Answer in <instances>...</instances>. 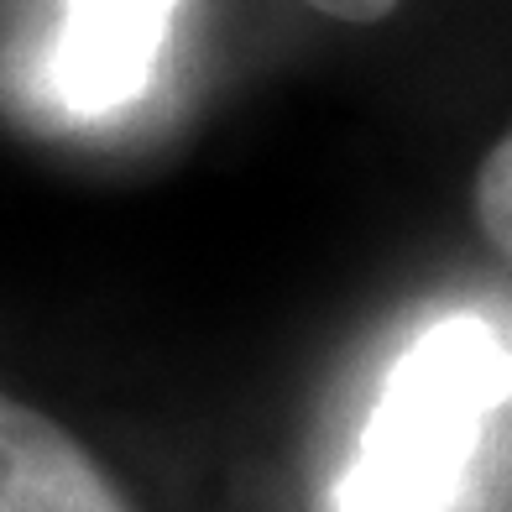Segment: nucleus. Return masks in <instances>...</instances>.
Returning <instances> with one entry per match:
<instances>
[{
	"label": "nucleus",
	"mask_w": 512,
	"mask_h": 512,
	"mask_svg": "<svg viewBox=\"0 0 512 512\" xmlns=\"http://www.w3.org/2000/svg\"><path fill=\"white\" fill-rule=\"evenodd\" d=\"M512 392V345L481 319H445L398 361L356 465L340 481V512H445L476 434Z\"/></svg>",
	"instance_id": "nucleus-1"
},
{
	"label": "nucleus",
	"mask_w": 512,
	"mask_h": 512,
	"mask_svg": "<svg viewBox=\"0 0 512 512\" xmlns=\"http://www.w3.org/2000/svg\"><path fill=\"white\" fill-rule=\"evenodd\" d=\"M178 0H68L53 89L84 115L121 110L147 89L152 63L168 42Z\"/></svg>",
	"instance_id": "nucleus-2"
},
{
	"label": "nucleus",
	"mask_w": 512,
	"mask_h": 512,
	"mask_svg": "<svg viewBox=\"0 0 512 512\" xmlns=\"http://www.w3.org/2000/svg\"><path fill=\"white\" fill-rule=\"evenodd\" d=\"M0 512H131V502L63 424L0 392Z\"/></svg>",
	"instance_id": "nucleus-3"
},
{
	"label": "nucleus",
	"mask_w": 512,
	"mask_h": 512,
	"mask_svg": "<svg viewBox=\"0 0 512 512\" xmlns=\"http://www.w3.org/2000/svg\"><path fill=\"white\" fill-rule=\"evenodd\" d=\"M476 225L492 251L512 262V131L486 152L476 173Z\"/></svg>",
	"instance_id": "nucleus-4"
},
{
	"label": "nucleus",
	"mask_w": 512,
	"mask_h": 512,
	"mask_svg": "<svg viewBox=\"0 0 512 512\" xmlns=\"http://www.w3.org/2000/svg\"><path fill=\"white\" fill-rule=\"evenodd\" d=\"M304 6L335 16V21H356V27H371V21H387L403 0H304Z\"/></svg>",
	"instance_id": "nucleus-5"
}]
</instances>
